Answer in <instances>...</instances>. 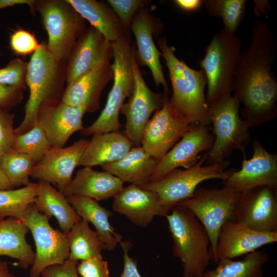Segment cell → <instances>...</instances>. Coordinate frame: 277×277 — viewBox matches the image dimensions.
Here are the masks:
<instances>
[{"mask_svg": "<svg viewBox=\"0 0 277 277\" xmlns=\"http://www.w3.org/2000/svg\"><path fill=\"white\" fill-rule=\"evenodd\" d=\"M277 44L266 21L254 24L250 44L242 52L235 75L234 95L244 107L241 112L250 128L277 116V81L271 71Z\"/></svg>", "mask_w": 277, "mask_h": 277, "instance_id": "obj_1", "label": "cell"}, {"mask_svg": "<svg viewBox=\"0 0 277 277\" xmlns=\"http://www.w3.org/2000/svg\"><path fill=\"white\" fill-rule=\"evenodd\" d=\"M157 43L167 67L172 87L169 98L172 109L188 120L192 124L208 126L211 124L209 107L206 99L205 87L207 85L203 70H194L174 55L166 37L157 39Z\"/></svg>", "mask_w": 277, "mask_h": 277, "instance_id": "obj_2", "label": "cell"}, {"mask_svg": "<svg viewBox=\"0 0 277 277\" xmlns=\"http://www.w3.org/2000/svg\"><path fill=\"white\" fill-rule=\"evenodd\" d=\"M66 64L58 62L48 50L45 41L32 54L26 75L29 96L25 106V116L15 128V134H23L37 124V114L44 103L61 100L65 90Z\"/></svg>", "mask_w": 277, "mask_h": 277, "instance_id": "obj_3", "label": "cell"}, {"mask_svg": "<svg viewBox=\"0 0 277 277\" xmlns=\"http://www.w3.org/2000/svg\"><path fill=\"white\" fill-rule=\"evenodd\" d=\"M168 214L173 255L180 259L183 277H201L212 259L210 241L202 223L187 208L178 205Z\"/></svg>", "mask_w": 277, "mask_h": 277, "instance_id": "obj_4", "label": "cell"}, {"mask_svg": "<svg viewBox=\"0 0 277 277\" xmlns=\"http://www.w3.org/2000/svg\"><path fill=\"white\" fill-rule=\"evenodd\" d=\"M129 31L112 43L113 62V83L107 102L97 118L80 131L84 136L118 131L122 125L119 113L126 98L132 92L134 77L132 56L134 48L131 45Z\"/></svg>", "mask_w": 277, "mask_h": 277, "instance_id": "obj_5", "label": "cell"}, {"mask_svg": "<svg viewBox=\"0 0 277 277\" xmlns=\"http://www.w3.org/2000/svg\"><path fill=\"white\" fill-rule=\"evenodd\" d=\"M242 45L238 36L222 29L205 47V56L199 64L207 78L206 99L209 107L234 90L235 75Z\"/></svg>", "mask_w": 277, "mask_h": 277, "instance_id": "obj_6", "label": "cell"}, {"mask_svg": "<svg viewBox=\"0 0 277 277\" xmlns=\"http://www.w3.org/2000/svg\"><path fill=\"white\" fill-rule=\"evenodd\" d=\"M240 103L235 95L228 94L209 106L214 141L211 148L205 152L208 165L223 162L234 150L245 152V145L250 140V127L240 116Z\"/></svg>", "mask_w": 277, "mask_h": 277, "instance_id": "obj_7", "label": "cell"}, {"mask_svg": "<svg viewBox=\"0 0 277 277\" xmlns=\"http://www.w3.org/2000/svg\"><path fill=\"white\" fill-rule=\"evenodd\" d=\"M206 160L205 153L192 167L184 170L175 169L157 181L138 186L155 192L160 204L168 214L180 203L192 197L201 182L213 179L225 180L235 170H225L230 164L226 160L203 166Z\"/></svg>", "mask_w": 277, "mask_h": 277, "instance_id": "obj_8", "label": "cell"}, {"mask_svg": "<svg viewBox=\"0 0 277 277\" xmlns=\"http://www.w3.org/2000/svg\"><path fill=\"white\" fill-rule=\"evenodd\" d=\"M35 11L39 13L47 31L48 50L58 62L66 64L73 46L87 28L85 19L67 0L36 1Z\"/></svg>", "mask_w": 277, "mask_h": 277, "instance_id": "obj_9", "label": "cell"}, {"mask_svg": "<svg viewBox=\"0 0 277 277\" xmlns=\"http://www.w3.org/2000/svg\"><path fill=\"white\" fill-rule=\"evenodd\" d=\"M241 192L224 187L207 189L197 187L192 197L179 205L189 210L202 223L210 241L212 261L217 264L216 247L222 226L234 216V209Z\"/></svg>", "mask_w": 277, "mask_h": 277, "instance_id": "obj_10", "label": "cell"}, {"mask_svg": "<svg viewBox=\"0 0 277 277\" xmlns=\"http://www.w3.org/2000/svg\"><path fill=\"white\" fill-rule=\"evenodd\" d=\"M14 217L28 227L35 244V259L30 270V277H39L47 267L62 264L68 259L69 245L67 234L53 228L49 219L38 210L34 203Z\"/></svg>", "mask_w": 277, "mask_h": 277, "instance_id": "obj_11", "label": "cell"}, {"mask_svg": "<svg viewBox=\"0 0 277 277\" xmlns=\"http://www.w3.org/2000/svg\"><path fill=\"white\" fill-rule=\"evenodd\" d=\"M163 106L155 111L145 125L141 146L160 161L188 131L192 124L174 111L170 105L169 94L164 92Z\"/></svg>", "mask_w": 277, "mask_h": 277, "instance_id": "obj_12", "label": "cell"}, {"mask_svg": "<svg viewBox=\"0 0 277 277\" xmlns=\"http://www.w3.org/2000/svg\"><path fill=\"white\" fill-rule=\"evenodd\" d=\"M133 88L128 102L120 112L125 116V134L133 147L141 146L144 128L152 113L161 108L164 93L152 91L146 85L139 68L135 49L132 56Z\"/></svg>", "mask_w": 277, "mask_h": 277, "instance_id": "obj_13", "label": "cell"}, {"mask_svg": "<svg viewBox=\"0 0 277 277\" xmlns=\"http://www.w3.org/2000/svg\"><path fill=\"white\" fill-rule=\"evenodd\" d=\"M234 216L252 229L277 231V187L261 186L241 192Z\"/></svg>", "mask_w": 277, "mask_h": 277, "instance_id": "obj_14", "label": "cell"}, {"mask_svg": "<svg viewBox=\"0 0 277 277\" xmlns=\"http://www.w3.org/2000/svg\"><path fill=\"white\" fill-rule=\"evenodd\" d=\"M214 141V137L209 132L208 126L192 124L181 140L159 161L149 182L157 181L179 167H192L200 159L201 152L211 148Z\"/></svg>", "mask_w": 277, "mask_h": 277, "instance_id": "obj_15", "label": "cell"}, {"mask_svg": "<svg viewBox=\"0 0 277 277\" xmlns=\"http://www.w3.org/2000/svg\"><path fill=\"white\" fill-rule=\"evenodd\" d=\"M113 57L112 44L98 30L86 28L73 46L66 63V86Z\"/></svg>", "mask_w": 277, "mask_h": 277, "instance_id": "obj_16", "label": "cell"}, {"mask_svg": "<svg viewBox=\"0 0 277 277\" xmlns=\"http://www.w3.org/2000/svg\"><path fill=\"white\" fill-rule=\"evenodd\" d=\"M252 157L247 160L245 153L242 168L235 169L223 181L225 187L242 192L253 188L268 186L277 187V154L268 152L255 139L252 144Z\"/></svg>", "mask_w": 277, "mask_h": 277, "instance_id": "obj_17", "label": "cell"}, {"mask_svg": "<svg viewBox=\"0 0 277 277\" xmlns=\"http://www.w3.org/2000/svg\"><path fill=\"white\" fill-rule=\"evenodd\" d=\"M85 113L83 108L61 100L52 101L40 106L37 124L44 131L52 148H62L74 133L84 128L82 119Z\"/></svg>", "mask_w": 277, "mask_h": 277, "instance_id": "obj_18", "label": "cell"}, {"mask_svg": "<svg viewBox=\"0 0 277 277\" xmlns=\"http://www.w3.org/2000/svg\"><path fill=\"white\" fill-rule=\"evenodd\" d=\"M88 143L83 138L68 147L52 148L35 164L30 176L55 185L63 193L72 180L73 171L79 165Z\"/></svg>", "mask_w": 277, "mask_h": 277, "instance_id": "obj_19", "label": "cell"}, {"mask_svg": "<svg viewBox=\"0 0 277 277\" xmlns=\"http://www.w3.org/2000/svg\"><path fill=\"white\" fill-rule=\"evenodd\" d=\"M276 241L277 231H259L243 224L228 220L219 233L216 256L219 260L232 259Z\"/></svg>", "mask_w": 277, "mask_h": 277, "instance_id": "obj_20", "label": "cell"}, {"mask_svg": "<svg viewBox=\"0 0 277 277\" xmlns=\"http://www.w3.org/2000/svg\"><path fill=\"white\" fill-rule=\"evenodd\" d=\"M113 198V210L138 227L147 226L155 215L165 217L168 214L155 192L136 185L123 187Z\"/></svg>", "mask_w": 277, "mask_h": 277, "instance_id": "obj_21", "label": "cell"}, {"mask_svg": "<svg viewBox=\"0 0 277 277\" xmlns=\"http://www.w3.org/2000/svg\"><path fill=\"white\" fill-rule=\"evenodd\" d=\"M113 78L110 63L98 66L77 78L65 88L61 101L74 107L92 113L100 108L102 92Z\"/></svg>", "mask_w": 277, "mask_h": 277, "instance_id": "obj_22", "label": "cell"}, {"mask_svg": "<svg viewBox=\"0 0 277 277\" xmlns=\"http://www.w3.org/2000/svg\"><path fill=\"white\" fill-rule=\"evenodd\" d=\"M155 19L146 6L140 8L134 15L130 28L135 38L137 50V61L150 70L156 86L162 85L164 92L170 93L165 78L160 56L161 52L154 43L152 34L156 31Z\"/></svg>", "mask_w": 277, "mask_h": 277, "instance_id": "obj_23", "label": "cell"}, {"mask_svg": "<svg viewBox=\"0 0 277 277\" xmlns=\"http://www.w3.org/2000/svg\"><path fill=\"white\" fill-rule=\"evenodd\" d=\"M124 182L107 171L84 167L79 169L65 189V196L76 195L97 201L114 197L124 187Z\"/></svg>", "mask_w": 277, "mask_h": 277, "instance_id": "obj_24", "label": "cell"}, {"mask_svg": "<svg viewBox=\"0 0 277 277\" xmlns=\"http://www.w3.org/2000/svg\"><path fill=\"white\" fill-rule=\"evenodd\" d=\"M132 146L124 131L94 134L88 141L79 165L92 168L117 161L124 157Z\"/></svg>", "mask_w": 277, "mask_h": 277, "instance_id": "obj_25", "label": "cell"}, {"mask_svg": "<svg viewBox=\"0 0 277 277\" xmlns=\"http://www.w3.org/2000/svg\"><path fill=\"white\" fill-rule=\"evenodd\" d=\"M159 161L151 156L142 146L132 147L122 159L101 165V168L125 182L141 186L149 182Z\"/></svg>", "mask_w": 277, "mask_h": 277, "instance_id": "obj_26", "label": "cell"}, {"mask_svg": "<svg viewBox=\"0 0 277 277\" xmlns=\"http://www.w3.org/2000/svg\"><path fill=\"white\" fill-rule=\"evenodd\" d=\"M28 227L19 219L8 216L0 221V256H8L18 261L23 269L33 265L35 253L26 240Z\"/></svg>", "mask_w": 277, "mask_h": 277, "instance_id": "obj_27", "label": "cell"}, {"mask_svg": "<svg viewBox=\"0 0 277 277\" xmlns=\"http://www.w3.org/2000/svg\"><path fill=\"white\" fill-rule=\"evenodd\" d=\"M66 197L77 214L93 224L106 249L114 250L122 236L114 231L109 222L108 219L113 216V212L101 206L98 201L89 197L76 195Z\"/></svg>", "mask_w": 277, "mask_h": 277, "instance_id": "obj_28", "label": "cell"}, {"mask_svg": "<svg viewBox=\"0 0 277 277\" xmlns=\"http://www.w3.org/2000/svg\"><path fill=\"white\" fill-rule=\"evenodd\" d=\"M91 26L111 43L125 33L116 14L107 2L95 0H67Z\"/></svg>", "mask_w": 277, "mask_h": 277, "instance_id": "obj_29", "label": "cell"}, {"mask_svg": "<svg viewBox=\"0 0 277 277\" xmlns=\"http://www.w3.org/2000/svg\"><path fill=\"white\" fill-rule=\"evenodd\" d=\"M40 193L34 202L38 210L49 220L54 216L61 230L67 234L82 218L68 202L65 195L53 188L51 184L39 181Z\"/></svg>", "mask_w": 277, "mask_h": 277, "instance_id": "obj_30", "label": "cell"}, {"mask_svg": "<svg viewBox=\"0 0 277 277\" xmlns=\"http://www.w3.org/2000/svg\"><path fill=\"white\" fill-rule=\"evenodd\" d=\"M269 260L267 253L255 250L241 261L220 260L217 267L205 271L201 277H263V268Z\"/></svg>", "mask_w": 277, "mask_h": 277, "instance_id": "obj_31", "label": "cell"}, {"mask_svg": "<svg viewBox=\"0 0 277 277\" xmlns=\"http://www.w3.org/2000/svg\"><path fill=\"white\" fill-rule=\"evenodd\" d=\"M67 234L69 245L68 259L86 260L106 249L97 232L90 228L89 222L85 219L76 223Z\"/></svg>", "mask_w": 277, "mask_h": 277, "instance_id": "obj_32", "label": "cell"}, {"mask_svg": "<svg viewBox=\"0 0 277 277\" xmlns=\"http://www.w3.org/2000/svg\"><path fill=\"white\" fill-rule=\"evenodd\" d=\"M245 0H203L209 15L222 18L224 30L235 34L246 14Z\"/></svg>", "mask_w": 277, "mask_h": 277, "instance_id": "obj_33", "label": "cell"}, {"mask_svg": "<svg viewBox=\"0 0 277 277\" xmlns=\"http://www.w3.org/2000/svg\"><path fill=\"white\" fill-rule=\"evenodd\" d=\"M41 190L39 183H30L17 189L0 190V213L14 217L34 202Z\"/></svg>", "mask_w": 277, "mask_h": 277, "instance_id": "obj_34", "label": "cell"}, {"mask_svg": "<svg viewBox=\"0 0 277 277\" xmlns=\"http://www.w3.org/2000/svg\"><path fill=\"white\" fill-rule=\"evenodd\" d=\"M36 163L30 155L11 151L0 159V167L14 187L29 184V176Z\"/></svg>", "mask_w": 277, "mask_h": 277, "instance_id": "obj_35", "label": "cell"}, {"mask_svg": "<svg viewBox=\"0 0 277 277\" xmlns=\"http://www.w3.org/2000/svg\"><path fill=\"white\" fill-rule=\"evenodd\" d=\"M15 135L12 151L30 155L36 163L52 149L46 133L38 124L23 134Z\"/></svg>", "mask_w": 277, "mask_h": 277, "instance_id": "obj_36", "label": "cell"}, {"mask_svg": "<svg viewBox=\"0 0 277 277\" xmlns=\"http://www.w3.org/2000/svg\"><path fill=\"white\" fill-rule=\"evenodd\" d=\"M28 63L18 58L12 59L0 68V84L25 90Z\"/></svg>", "mask_w": 277, "mask_h": 277, "instance_id": "obj_37", "label": "cell"}, {"mask_svg": "<svg viewBox=\"0 0 277 277\" xmlns=\"http://www.w3.org/2000/svg\"><path fill=\"white\" fill-rule=\"evenodd\" d=\"M118 17L125 31H129L133 18L138 10L147 6L148 2L144 0H107Z\"/></svg>", "mask_w": 277, "mask_h": 277, "instance_id": "obj_38", "label": "cell"}, {"mask_svg": "<svg viewBox=\"0 0 277 277\" xmlns=\"http://www.w3.org/2000/svg\"><path fill=\"white\" fill-rule=\"evenodd\" d=\"M9 45L11 49L17 55H26L34 53L39 47L33 34L22 29H17L10 35Z\"/></svg>", "mask_w": 277, "mask_h": 277, "instance_id": "obj_39", "label": "cell"}, {"mask_svg": "<svg viewBox=\"0 0 277 277\" xmlns=\"http://www.w3.org/2000/svg\"><path fill=\"white\" fill-rule=\"evenodd\" d=\"M14 114L0 108V159L12 150L15 133Z\"/></svg>", "mask_w": 277, "mask_h": 277, "instance_id": "obj_40", "label": "cell"}, {"mask_svg": "<svg viewBox=\"0 0 277 277\" xmlns=\"http://www.w3.org/2000/svg\"><path fill=\"white\" fill-rule=\"evenodd\" d=\"M77 271L82 277H109L108 262L103 260L101 254L81 261Z\"/></svg>", "mask_w": 277, "mask_h": 277, "instance_id": "obj_41", "label": "cell"}, {"mask_svg": "<svg viewBox=\"0 0 277 277\" xmlns=\"http://www.w3.org/2000/svg\"><path fill=\"white\" fill-rule=\"evenodd\" d=\"M78 261L66 260L62 264H54L45 268L42 277H80L77 271Z\"/></svg>", "mask_w": 277, "mask_h": 277, "instance_id": "obj_42", "label": "cell"}, {"mask_svg": "<svg viewBox=\"0 0 277 277\" xmlns=\"http://www.w3.org/2000/svg\"><path fill=\"white\" fill-rule=\"evenodd\" d=\"M22 90L0 84V108L10 111L23 98Z\"/></svg>", "mask_w": 277, "mask_h": 277, "instance_id": "obj_43", "label": "cell"}, {"mask_svg": "<svg viewBox=\"0 0 277 277\" xmlns=\"http://www.w3.org/2000/svg\"><path fill=\"white\" fill-rule=\"evenodd\" d=\"M120 244L124 252V269L120 277H141L137 268V262L128 254L132 243L129 241H121Z\"/></svg>", "mask_w": 277, "mask_h": 277, "instance_id": "obj_44", "label": "cell"}, {"mask_svg": "<svg viewBox=\"0 0 277 277\" xmlns=\"http://www.w3.org/2000/svg\"><path fill=\"white\" fill-rule=\"evenodd\" d=\"M174 3L179 8L188 12L195 11L203 5V0H175Z\"/></svg>", "mask_w": 277, "mask_h": 277, "instance_id": "obj_45", "label": "cell"}, {"mask_svg": "<svg viewBox=\"0 0 277 277\" xmlns=\"http://www.w3.org/2000/svg\"><path fill=\"white\" fill-rule=\"evenodd\" d=\"M35 2V0H0V10L15 5H26L29 6L31 13L34 14Z\"/></svg>", "mask_w": 277, "mask_h": 277, "instance_id": "obj_46", "label": "cell"}, {"mask_svg": "<svg viewBox=\"0 0 277 277\" xmlns=\"http://www.w3.org/2000/svg\"><path fill=\"white\" fill-rule=\"evenodd\" d=\"M254 6L253 12L255 15L260 17L261 13H263L266 17H267L268 11L270 9V5L268 1L258 0L254 1Z\"/></svg>", "mask_w": 277, "mask_h": 277, "instance_id": "obj_47", "label": "cell"}, {"mask_svg": "<svg viewBox=\"0 0 277 277\" xmlns=\"http://www.w3.org/2000/svg\"><path fill=\"white\" fill-rule=\"evenodd\" d=\"M15 188L8 180L0 167V190H11Z\"/></svg>", "mask_w": 277, "mask_h": 277, "instance_id": "obj_48", "label": "cell"}, {"mask_svg": "<svg viewBox=\"0 0 277 277\" xmlns=\"http://www.w3.org/2000/svg\"><path fill=\"white\" fill-rule=\"evenodd\" d=\"M0 277H15L12 273L10 272L8 264L6 262L0 260Z\"/></svg>", "mask_w": 277, "mask_h": 277, "instance_id": "obj_49", "label": "cell"}, {"mask_svg": "<svg viewBox=\"0 0 277 277\" xmlns=\"http://www.w3.org/2000/svg\"><path fill=\"white\" fill-rule=\"evenodd\" d=\"M6 215L0 213V221L4 219Z\"/></svg>", "mask_w": 277, "mask_h": 277, "instance_id": "obj_50", "label": "cell"}, {"mask_svg": "<svg viewBox=\"0 0 277 277\" xmlns=\"http://www.w3.org/2000/svg\"><path fill=\"white\" fill-rule=\"evenodd\" d=\"M2 55V53H1V50H0V56H1Z\"/></svg>", "mask_w": 277, "mask_h": 277, "instance_id": "obj_51", "label": "cell"}]
</instances>
